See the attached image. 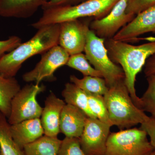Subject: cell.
Wrapping results in <instances>:
<instances>
[{
  "instance_id": "1",
  "label": "cell",
  "mask_w": 155,
  "mask_h": 155,
  "mask_svg": "<svg viewBox=\"0 0 155 155\" xmlns=\"http://www.w3.org/2000/svg\"><path fill=\"white\" fill-rule=\"evenodd\" d=\"M105 46L111 61L121 65L125 83L131 99L140 109V100L136 94V76L144 67L148 58L155 53V40L150 42L134 45L113 38L105 40Z\"/></svg>"
},
{
  "instance_id": "2",
  "label": "cell",
  "mask_w": 155,
  "mask_h": 155,
  "mask_svg": "<svg viewBox=\"0 0 155 155\" xmlns=\"http://www.w3.org/2000/svg\"><path fill=\"white\" fill-rule=\"evenodd\" d=\"M60 29V24L42 27L30 40L5 54L0 59V75L15 77L26 60L58 45Z\"/></svg>"
},
{
  "instance_id": "3",
  "label": "cell",
  "mask_w": 155,
  "mask_h": 155,
  "mask_svg": "<svg viewBox=\"0 0 155 155\" xmlns=\"http://www.w3.org/2000/svg\"><path fill=\"white\" fill-rule=\"evenodd\" d=\"M104 97L112 125L120 130L141 124L148 117L134 103L124 80L110 87Z\"/></svg>"
},
{
  "instance_id": "4",
  "label": "cell",
  "mask_w": 155,
  "mask_h": 155,
  "mask_svg": "<svg viewBox=\"0 0 155 155\" xmlns=\"http://www.w3.org/2000/svg\"><path fill=\"white\" fill-rule=\"evenodd\" d=\"M119 0H87L75 5L57 7L43 10L42 16L32 23L38 29L52 24L81 18L94 17L95 19L105 17Z\"/></svg>"
},
{
  "instance_id": "5",
  "label": "cell",
  "mask_w": 155,
  "mask_h": 155,
  "mask_svg": "<svg viewBox=\"0 0 155 155\" xmlns=\"http://www.w3.org/2000/svg\"><path fill=\"white\" fill-rule=\"evenodd\" d=\"M104 41V39L99 37L90 29L84 51L89 62L101 73L110 88L124 80L125 75L122 68L110 59Z\"/></svg>"
},
{
  "instance_id": "6",
  "label": "cell",
  "mask_w": 155,
  "mask_h": 155,
  "mask_svg": "<svg viewBox=\"0 0 155 155\" xmlns=\"http://www.w3.org/2000/svg\"><path fill=\"white\" fill-rule=\"evenodd\" d=\"M140 127L110 133L104 155H150L154 148Z\"/></svg>"
},
{
  "instance_id": "7",
  "label": "cell",
  "mask_w": 155,
  "mask_h": 155,
  "mask_svg": "<svg viewBox=\"0 0 155 155\" xmlns=\"http://www.w3.org/2000/svg\"><path fill=\"white\" fill-rule=\"evenodd\" d=\"M44 90V86L36 84H26L20 89L11 102V113L8 119L9 124L13 125L40 118L43 108L37 101L36 97Z\"/></svg>"
},
{
  "instance_id": "8",
  "label": "cell",
  "mask_w": 155,
  "mask_h": 155,
  "mask_svg": "<svg viewBox=\"0 0 155 155\" xmlns=\"http://www.w3.org/2000/svg\"><path fill=\"white\" fill-rule=\"evenodd\" d=\"M127 2L128 0H119L107 16L91 22L90 29L101 38L105 40L113 38L135 17L134 15L126 13Z\"/></svg>"
},
{
  "instance_id": "9",
  "label": "cell",
  "mask_w": 155,
  "mask_h": 155,
  "mask_svg": "<svg viewBox=\"0 0 155 155\" xmlns=\"http://www.w3.org/2000/svg\"><path fill=\"white\" fill-rule=\"evenodd\" d=\"M70 55L59 45L55 46L44 53L41 59L31 71L22 75V79L26 82L39 84L45 79L52 78L56 70L67 65Z\"/></svg>"
},
{
  "instance_id": "10",
  "label": "cell",
  "mask_w": 155,
  "mask_h": 155,
  "mask_svg": "<svg viewBox=\"0 0 155 155\" xmlns=\"http://www.w3.org/2000/svg\"><path fill=\"white\" fill-rule=\"evenodd\" d=\"M111 127L96 118H87L83 133L79 138L84 155L104 154Z\"/></svg>"
},
{
  "instance_id": "11",
  "label": "cell",
  "mask_w": 155,
  "mask_h": 155,
  "mask_svg": "<svg viewBox=\"0 0 155 155\" xmlns=\"http://www.w3.org/2000/svg\"><path fill=\"white\" fill-rule=\"evenodd\" d=\"M81 19L60 23L58 45L69 55L84 51L87 32L90 30V20Z\"/></svg>"
},
{
  "instance_id": "12",
  "label": "cell",
  "mask_w": 155,
  "mask_h": 155,
  "mask_svg": "<svg viewBox=\"0 0 155 155\" xmlns=\"http://www.w3.org/2000/svg\"><path fill=\"white\" fill-rule=\"evenodd\" d=\"M148 32L155 33V5L136 15L113 38L124 42L133 41Z\"/></svg>"
},
{
  "instance_id": "13",
  "label": "cell",
  "mask_w": 155,
  "mask_h": 155,
  "mask_svg": "<svg viewBox=\"0 0 155 155\" xmlns=\"http://www.w3.org/2000/svg\"><path fill=\"white\" fill-rule=\"evenodd\" d=\"M66 104L53 92L46 98L40 119L44 135L58 137L60 133L61 113Z\"/></svg>"
},
{
  "instance_id": "14",
  "label": "cell",
  "mask_w": 155,
  "mask_h": 155,
  "mask_svg": "<svg viewBox=\"0 0 155 155\" xmlns=\"http://www.w3.org/2000/svg\"><path fill=\"white\" fill-rule=\"evenodd\" d=\"M87 118L85 113L79 108L66 104L61 113L60 132L66 137L80 138Z\"/></svg>"
},
{
  "instance_id": "15",
  "label": "cell",
  "mask_w": 155,
  "mask_h": 155,
  "mask_svg": "<svg viewBox=\"0 0 155 155\" xmlns=\"http://www.w3.org/2000/svg\"><path fill=\"white\" fill-rule=\"evenodd\" d=\"M48 0H0V16L4 17L27 18Z\"/></svg>"
},
{
  "instance_id": "16",
  "label": "cell",
  "mask_w": 155,
  "mask_h": 155,
  "mask_svg": "<svg viewBox=\"0 0 155 155\" xmlns=\"http://www.w3.org/2000/svg\"><path fill=\"white\" fill-rule=\"evenodd\" d=\"M12 137L22 149L44 134L40 118L25 120L11 125Z\"/></svg>"
},
{
  "instance_id": "17",
  "label": "cell",
  "mask_w": 155,
  "mask_h": 155,
  "mask_svg": "<svg viewBox=\"0 0 155 155\" xmlns=\"http://www.w3.org/2000/svg\"><path fill=\"white\" fill-rule=\"evenodd\" d=\"M62 95L66 104L79 108L89 118L97 119L89 108L88 94L74 84L66 83L62 92Z\"/></svg>"
},
{
  "instance_id": "18",
  "label": "cell",
  "mask_w": 155,
  "mask_h": 155,
  "mask_svg": "<svg viewBox=\"0 0 155 155\" xmlns=\"http://www.w3.org/2000/svg\"><path fill=\"white\" fill-rule=\"evenodd\" d=\"M21 87L18 81L13 78H6L0 75V112L8 118L11 102Z\"/></svg>"
},
{
  "instance_id": "19",
  "label": "cell",
  "mask_w": 155,
  "mask_h": 155,
  "mask_svg": "<svg viewBox=\"0 0 155 155\" xmlns=\"http://www.w3.org/2000/svg\"><path fill=\"white\" fill-rule=\"evenodd\" d=\"M62 140L44 135L23 148L25 155H58Z\"/></svg>"
},
{
  "instance_id": "20",
  "label": "cell",
  "mask_w": 155,
  "mask_h": 155,
  "mask_svg": "<svg viewBox=\"0 0 155 155\" xmlns=\"http://www.w3.org/2000/svg\"><path fill=\"white\" fill-rule=\"evenodd\" d=\"M0 112V150L2 155H25L11 135V125Z\"/></svg>"
},
{
  "instance_id": "21",
  "label": "cell",
  "mask_w": 155,
  "mask_h": 155,
  "mask_svg": "<svg viewBox=\"0 0 155 155\" xmlns=\"http://www.w3.org/2000/svg\"><path fill=\"white\" fill-rule=\"evenodd\" d=\"M70 81L81 89L87 94L104 96L107 92L109 87L103 78L85 76L79 78L75 75L70 76Z\"/></svg>"
},
{
  "instance_id": "22",
  "label": "cell",
  "mask_w": 155,
  "mask_h": 155,
  "mask_svg": "<svg viewBox=\"0 0 155 155\" xmlns=\"http://www.w3.org/2000/svg\"><path fill=\"white\" fill-rule=\"evenodd\" d=\"M81 72L84 76H91L103 78L101 73L92 67L85 54L82 53L70 56L67 65Z\"/></svg>"
},
{
  "instance_id": "23",
  "label": "cell",
  "mask_w": 155,
  "mask_h": 155,
  "mask_svg": "<svg viewBox=\"0 0 155 155\" xmlns=\"http://www.w3.org/2000/svg\"><path fill=\"white\" fill-rule=\"evenodd\" d=\"M89 108L100 121L113 126L110 118L104 96L88 94Z\"/></svg>"
},
{
  "instance_id": "24",
  "label": "cell",
  "mask_w": 155,
  "mask_h": 155,
  "mask_svg": "<svg viewBox=\"0 0 155 155\" xmlns=\"http://www.w3.org/2000/svg\"><path fill=\"white\" fill-rule=\"evenodd\" d=\"M148 87L143 95L140 98L141 110L150 113L155 118V75L147 77Z\"/></svg>"
},
{
  "instance_id": "25",
  "label": "cell",
  "mask_w": 155,
  "mask_h": 155,
  "mask_svg": "<svg viewBox=\"0 0 155 155\" xmlns=\"http://www.w3.org/2000/svg\"><path fill=\"white\" fill-rule=\"evenodd\" d=\"M58 155H84L79 138L65 137L62 140Z\"/></svg>"
},
{
  "instance_id": "26",
  "label": "cell",
  "mask_w": 155,
  "mask_h": 155,
  "mask_svg": "<svg viewBox=\"0 0 155 155\" xmlns=\"http://www.w3.org/2000/svg\"><path fill=\"white\" fill-rule=\"evenodd\" d=\"M155 5V0H128L126 12L136 15Z\"/></svg>"
},
{
  "instance_id": "27",
  "label": "cell",
  "mask_w": 155,
  "mask_h": 155,
  "mask_svg": "<svg viewBox=\"0 0 155 155\" xmlns=\"http://www.w3.org/2000/svg\"><path fill=\"white\" fill-rule=\"evenodd\" d=\"M21 43L19 37L12 36L5 40H0V59L7 52L11 51Z\"/></svg>"
},
{
  "instance_id": "28",
  "label": "cell",
  "mask_w": 155,
  "mask_h": 155,
  "mask_svg": "<svg viewBox=\"0 0 155 155\" xmlns=\"http://www.w3.org/2000/svg\"><path fill=\"white\" fill-rule=\"evenodd\" d=\"M140 128L144 130L149 136L150 143L155 149V118L148 116L146 120L140 124Z\"/></svg>"
},
{
  "instance_id": "29",
  "label": "cell",
  "mask_w": 155,
  "mask_h": 155,
  "mask_svg": "<svg viewBox=\"0 0 155 155\" xmlns=\"http://www.w3.org/2000/svg\"><path fill=\"white\" fill-rule=\"evenodd\" d=\"M86 1L87 0H48L41 8L43 10H45L57 7L75 5Z\"/></svg>"
},
{
  "instance_id": "30",
  "label": "cell",
  "mask_w": 155,
  "mask_h": 155,
  "mask_svg": "<svg viewBox=\"0 0 155 155\" xmlns=\"http://www.w3.org/2000/svg\"><path fill=\"white\" fill-rule=\"evenodd\" d=\"M144 66L146 77L155 75V53L148 58Z\"/></svg>"
},
{
  "instance_id": "31",
  "label": "cell",
  "mask_w": 155,
  "mask_h": 155,
  "mask_svg": "<svg viewBox=\"0 0 155 155\" xmlns=\"http://www.w3.org/2000/svg\"><path fill=\"white\" fill-rule=\"evenodd\" d=\"M150 155H155V149L150 154Z\"/></svg>"
},
{
  "instance_id": "32",
  "label": "cell",
  "mask_w": 155,
  "mask_h": 155,
  "mask_svg": "<svg viewBox=\"0 0 155 155\" xmlns=\"http://www.w3.org/2000/svg\"><path fill=\"white\" fill-rule=\"evenodd\" d=\"M0 155H2V153H1V150H0Z\"/></svg>"
}]
</instances>
